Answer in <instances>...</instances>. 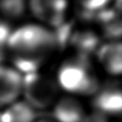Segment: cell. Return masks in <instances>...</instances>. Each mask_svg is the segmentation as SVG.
I'll list each match as a JSON object with an SVG mask.
<instances>
[{
  "label": "cell",
  "mask_w": 122,
  "mask_h": 122,
  "mask_svg": "<svg viewBox=\"0 0 122 122\" xmlns=\"http://www.w3.org/2000/svg\"><path fill=\"white\" fill-rule=\"evenodd\" d=\"M59 46L55 31L42 25H25L11 31L6 53L18 72H38Z\"/></svg>",
  "instance_id": "6da1fadb"
},
{
  "label": "cell",
  "mask_w": 122,
  "mask_h": 122,
  "mask_svg": "<svg viewBox=\"0 0 122 122\" xmlns=\"http://www.w3.org/2000/svg\"><path fill=\"white\" fill-rule=\"evenodd\" d=\"M58 86L77 95L94 94L100 85L88 57L76 55L61 64L58 71Z\"/></svg>",
  "instance_id": "7a4b0ae2"
},
{
  "label": "cell",
  "mask_w": 122,
  "mask_h": 122,
  "mask_svg": "<svg viewBox=\"0 0 122 122\" xmlns=\"http://www.w3.org/2000/svg\"><path fill=\"white\" fill-rule=\"evenodd\" d=\"M58 84L46 75L32 72L23 76L21 93L25 97V102L34 110L45 109L54 105L57 101Z\"/></svg>",
  "instance_id": "3957f363"
},
{
  "label": "cell",
  "mask_w": 122,
  "mask_h": 122,
  "mask_svg": "<svg viewBox=\"0 0 122 122\" xmlns=\"http://www.w3.org/2000/svg\"><path fill=\"white\" fill-rule=\"evenodd\" d=\"M29 9L38 20L57 29L65 23L67 0H29Z\"/></svg>",
  "instance_id": "277c9868"
},
{
  "label": "cell",
  "mask_w": 122,
  "mask_h": 122,
  "mask_svg": "<svg viewBox=\"0 0 122 122\" xmlns=\"http://www.w3.org/2000/svg\"><path fill=\"white\" fill-rule=\"evenodd\" d=\"M93 106L97 114L102 116H117L122 110V93L118 84L110 82L97 90L93 97Z\"/></svg>",
  "instance_id": "5b68a950"
},
{
  "label": "cell",
  "mask_w": 122,
  "mask_h": 122,
  "mask_svg": "<svg viewBox=\"0 0 122 122\" xmlns=\"http://www.w3.org/2000/svg\"><path fill=\"white\" fill-rule=\"evenodd\" d=\"M23 76L17 70L0 64V106H9L21 94Z\"/></svg>",
  "instance_id": "8992f818"
},
{
  "label": "cell",
  "mask_w": 122,
  "mask_h": 122,
  "mask_svg": "<svg viewBox=\"0 0 122 122\" xmlns=\"http://www.w3.org/2000/svg\"><path fill=\"white\" fill-rule=\"evenodd\" d=\"M100 64L107 73L119 75L122 71L121 43L119 41H109L103 45H99L95 51Z\"/></svg>",
  "instance_id": "52a82bcc"
},
{
  "label": "cell",
  "mask_w": 122,
  "mask_h": 122,
  "mask_svg": "<svg viewBox=\"0 0 122 122\" xmlns=\"http://www.w3.org/2000/svg\"><path fill=\"white\" fill-rule=\"evenodd\" d=\"M53 115L57 122H82L86 117L81 103L73 97H64L56 101Z\"/></svg>",
  "instance_id": "ba28073f"
},
{
  "label": "cell",
  "mask_w": 122,
  "mask_h": 122,
  "mask_svg": "<svg viewBox=\"0 0 122 122\" xmlns=\"http://www.w3.org/2000/svg\"><path fill=\"white\" fill-rule=\"evenodd\" d=\"M1 122H36V110L24 102H14L2 112H0Z\"/></svg>",
  "instance_id": "9c48e42d"
},
{
  "label": "cell",
  "mask_w": 122,
  "mask_h": 122,
  "mask_svg": "<svg viewBox=\"0 0 122 122\" xmlns=\"http://www.w3.org/2000/svg\"><path fill=\"white\" fill-rule=\"evenodd\" d=\"M99 21L101 23L102 28L106 36L109 38H117L118 39L121 34V21L119 15L116 11L112 10H103L99 11Z\"/></svg>",
  "instance_id": "30bf717a"
},
{
  "label": "cell",
  "mask_w": 122,
  "mask_h": 122,
  "mask_svg": "<svg viewBox=\"0 0 122 122\" xmlns=\"http://www.w3.org/2000/svg\"><path fill=\"white\" fill-rule=\"evenodd\" d=\"M110 0H77L79 5L84 9L86 12H99V11L105 9Z\"/></svg>",
  "instance_id": "8fae6325"
},
{
  "label": "cell",
  "mask_w": 122,
  "mask_h": 122,
  "mask_svg": "<svg viewBox=\"0 0 122 122\" xmlns=\"http://www.w3.org/2000/svg\"><path fill=\"white\" fill-rule=\"evenodd\" d=\"M82 122H108V121L102 115L94 114V115H90V116H86Z\"/></svg>",
  "instance_id": "7c38bea8"
},
{
  "label": "cell",
  "mask_w": 122,
  "mask_h": 122,
  "mask_svg": "<svg viewBox=\"0 0 122 122\" xmlns=\"http://www.w3.org/2000/svg\"><path fill=\"white\" fill-rule=\"evenodd\" d=\"M38 122H49V121H38Z\"/></svg>",
  "instance_id": "4fadbf2b"
},
{
  "label": "cell",
  "mask_w": 122,
  "mask_h": 122,
  "mask_svg": "<svg viewBox=\"0 0 122 122\" xmlns=\"http://www.w3.org/2000/svg\"><path fill=\"white\" fill-rule=\"evenodd\" d=\"M0 122H1V118H0Z\"/></svg>",
  "instance_id": "5bb4252c"
}]
</instances>
